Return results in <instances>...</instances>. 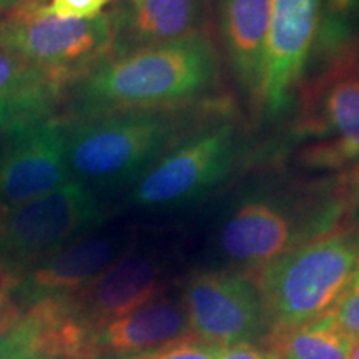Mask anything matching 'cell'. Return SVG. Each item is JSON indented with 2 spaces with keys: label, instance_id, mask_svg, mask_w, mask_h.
Here are the masks:
<instances>
[{
  "label": "cell",
  "instance_id": "29",
  "mask_svg": "<svg viewBox=\"0 0 359 359\" xmlns=\"http://www.w3.org/2000/svg\"><path fill=\"white\" fill-rule=\"evenodd\" d=\"M4 210H6V208H0V217H2V213H4Z\"/></svg>",
  "mask_w": 359,
  "mask_h": 359
},
{
  "label": "cell",
  "instance_id": "5",
  "mask_svg": "<svg viewBox=\"0 0 359 359\" xmlns=\"http://www.w3.org/2000/svg\"><path fill=\"white\" fill-rule=\"evenodd\" d=\"M0 48L19 57L67 92L115 52L110 12L95 19H67L29 4L0 15Z\"/></svg>",
  "mask_w": 359,
  "mask_h": 359
},
{
  "label": "cell",
  "instance_id": "12",
  "mask_svg": "<svg viewBox=\"0 0 359 359\" xmlns=\"http://www.w3.org/2000/svg\"><path fill=\"white\" fill-rule=\"evenodd\" d=\"M135 245L137 236L127 228L109 231L97 228L29 269L12 290L11 302L24 311L45 299L77 293Z\"/></svg>",
  "mask_w": 359,
  "mask_h": 359
},
{
  "label": "cell",
  "instance_id": "2",
  "mask_svg": "<svg viewBox=\"0 0 359 359\" xmlns=\"http://www.w3.org/2000/svg\"><path fill=\"white\" fill-rule=\"evenodd\" d=\"M344 185L258 190L236 200L210 236L212 268L257 276L264 266L348 217Z\"/></svg>",
  "mask_w": 359,
  "mask_h": 359
},
{
  "label": "cell",
  "instance_id": "25",
  "mask_svg": "<svg viewBox=\"0 0 359 359\" xmlns=\"http://www.w3.org/2000/svg\"><path fill=\"white\" fill-rule=\"evenodd\" d=\"M17 281L11 278L6 273L0 271V302H7V299H11V293L12 290L15 288Z\"/></svg>",
  "mask_w": 359,
  "mask_h": 359
},
{
  "label": "cell",
  "instance_id": "1",
  "mask_svg": "<svg viewBox=\"0 0 359 359\" xmlns=\"http://www.w3.org/2000/svg\"><path fill=\"white\" fill-rule=\"evenodd\" d=\"M218 52L206 32L115 53L67 90L72 120L185 109L217 87Z\"/></svg>",
  "mask_w": 359,
  "mask_h": 359
},
{
  "label": "cell",
  "instance_id": "17",
  "mask_svg": "<svg viewBox=\"0 0 359 359\" xmlns=\"http://www.w3.org/2000/svg\"><path fill=\"white\" fill-rule=\"evenodd\" d=\"M64 93V90L58 88L34 67L0 48V97L58 103Z\"/></svg>",
  "mask_w": 359,
  "mask_h": 359
},
{
  "label": "cell",
  "instance_id": "18",
  "mask_svg": "<svg viewBox=\"0 0 359 359\" xmlns=\"http://www.w3.org/2000/svg\"><path fill=\"white\" fill-rule=\"evenodd\" d=\"M359 0H323L321 24L314 50L330 60L351 47Z\"/></svg>",
  "mask_w": 359,
  "mask_h": 359
},
{
  "label": "cell",
  "instance_id": "6",
  "mask_svg": "<svg viewBox=\"0 0 359 359\" xmlns=\"http://www.w3.org/2000/svg\"><path fill=\"white\" fill-rule=\"evenodd\" d=\"M240 128L230 116L196 123L132 183L128 203L145 212H168L217 190L235 168Z\"/></svg>",
  "mask_w": 359,
  "mask_h": 359
},
{
  "label": "cell",
  "instance_id": "4",
  "mask_svg": "<svg viewBox=\"0 0 359 359\" xmlns=\"http://www.w3.org/2000/svg\"><path fill=\"white\" fill-rule=\"evenodd\" d=\"M358 271L359 218L349 217L269 263L255 280L271 331L320 320L333 309Z\"/></svg>",
  "mask_w": 359,
  "mask_h": 359
},
{
  "label": "cell",
  "instance_id": "3",
  "mask_svg": "<svg viewBox=\"0 0 359 359\" xmlns=\"http://www.w3.org/2000/svg\"><path fill=\"white\" fill-rule=\"evenodd\" d=\"M196 123L190 107L67 120L65 161L70 182L93 193L137 182Z\"/></svg>",
  "mask_w": 359,
  "mask_h": 359
},
{
  "label": "cell",
  "instance_id": "8",
  "mask_svg": "<svg viewBox=\"0 0 359 359\" xmlns=\"http://www.w3.org/2000/svg\"><path fill=\"white\" fill-rule=\"evenodd\" d=\"M296 135L309 168L338 170L359 160V55L348 47L299 92Z\"/></svg>",
  "mask_w": 359,
  "mask_h": 359
},
{
  "label": "cell",
  "instance_id": "28",
  "mask_svg": "<svg viewBox=\"0 0 359 359\" xmlns=\"http://www.w3.org/2000/svg\"><path fill=\"white\" fill-rule=\"evenodd\" d=\"M349 359H359V338L353 339L351 351H349Z\"/></svg>",
  "mask_w": 359,
  "mask_h": 359
},
{
  "label": "cell",
  "instance_id": "19",
  "mask_svg": "<svg viewBox=\"0 0 359 359\" xmlns=\"http://www.w3.org/2000/svg\"><path fill=\"white\" fill-rule=\"evenodd\" d=\"M57 103L32 98H6L0 97V133L22 123L37 122L52 116Z\"/></svg>",
  "mask_w": 359,
  "mask_h": 359
},
{
  "label": "cell",
  "instance_id": "23",
  "mask_svg": "<svg viewBox=\"0 0 359 359\" xmlns=\"http://www.w3.org/2000/svg\"><path fill=\"white\" fill-rule=\"evenodd\" d=\"M217 359H276L263 343H235L217 346Z\"/></svg>",
  "mask_w": 359,
  "mask_h": 359
},
{
  "label": "cell",
  "instance_id": "9",
  "mask_svg": "<svg viewBox=\"0 0 359 359\" xmlns=\"http://www.w3.org/2000/svg\"><path fill=\"white\" fill-rule=\"evenodd\" d=\"M178 294L191 334L205 343H264L271 333L255 276L231 269H196L183 281Z\"/></svg>",
  "mask_w": 359,
  "mask_h": 359
},
{
  "label": "cell",
  "instance_id": "20",
  "mask_svg": "<svg viewBox=\"0 0 359 359\" xmlns=\"http://www.w3.org/2000/svg\"><path fill=\"white\" fill-rule=\"evenodd\" d=\"M327 314L343 333L359 338V271Z\"/></svg>",
  "mask_w": 359,
  "mask_h": 359
},
{
  "label": "cell",
  "instance_id": "22",
  "mask_svg": "<svg viewBox=\"0 0 359 359\" xmlns=\"http://www.w3.org/2000/svg\"><path fill=\"white\" fill-rule=\"evenodd\" d=\"M110 0H50L47 8L67 19H95Z\"/></svg>",
  "mask_w": 359,
  "mask_h": 359
},
{
  "label": "cell",
  "instance_id": "21",
  "mask_svg": "<svg viewBox=\"0 0 359 359\" xmlns=\"http://www.w3.org/2000/svg\"><path fill=\"white\" fill-rule=\"evenodd\" d=\"M128 359H217V346L190 336L155 351Z\"/></svg>",
  "mask_w": 359,
  "mask_h": 359
},
{
  "label": "cell",
  "instance_id": "7",
  "mask_svg": "<svg viewBox=\"0 0 359 359\" xmlns=\"http://www.w3.org/2000/svg\"><path fill=\"white\" fill-rule=\"evenodd\" d=\"M105 213L95 193L69 182L40 198L4 210L0 271L17 283L29 269L70 241L102 226Z\"/></svg>",
  "mask_w": 359,
  "mask_h": 359
},
{
  "label": "cell",
  "instance_id": "10",
  "mask_svg": "<svg viewBox=\"0 0 359 359\" xmlns=\"http://www.w3.org/2000/svg\"><path fill=\"white\" fill-rule=\"evenodd\" d=\"M168 258L158 250L137 248L135 245L77 293L45 302L79 325H97L160 298L168 293Z\"/></svg>",
  "mask_w": 359,
  "mask_h": 359
},
{
  "label": "cell",
  "instance_id": "26",
  "mask_svg": "<svg viewBox=\"0 0 359 359\" xmlns=\"http://www.w3.org/2000/svg\"><path fill=\"white\" fill-rule=\"evenodd\" d=\"M40 2H47V0H0V12L6 13L8 11H12V8L29 6V4H40Z\"/></svg>",
  "mask_w": 359,
  "mask_h": 359
},
{
  "label": "cell",
  "instance_id": "13",
  "mask_svg": "<svg viewBox=\"0 0 359 359\" xmlns=\"http://www.w3.org/2000/svg\"><path fill=\"white\" fill-rule=\"evenodd\" d=\"M323 0H271L259 103L268 115L290 105L316 45Z\"/></svg>",
  "mask_w": 359,
  "mask_h": 359
},
{
  "label": "cell",
  "instance_id": "15",
  "mask_svg": "<svg viewBox=\"0 0 359 359\" xmlns=\"http://www.w3.org/2000/svg\"><path fill=\"white\" fill-rule=\"evenodd\" d=\"M271 0H222L219 34L233 79L246 97L259 100Z\"/></svg>",
  "mask_w": 359,
  "mask_h": 359
},
{
  "label": "cell",
  "instance_id": "14",
  "mask_svg": "<svg viewBox=\"0 0 359 359\" xmlns=\"http://www.w3.org/2000/svg\"><path fill=\"white\" fill-rule=\"evenodd\" d=\"M110 13L115 24V55L205 32L206 0H128Z\"/></svg>",
  "mask_w": 359,
  "mask_h": 359
},
{
  "label": "cell",
  "instance_id": "16",
  "mask_svg": "<svg viewBox=\"0 0 359 359\" xmlns=\"http://www.w3.org/2000/svg\"><path fill=\"white\" fill-rule=\"evenodd\" d=\"M263 344L276 359H349L353 338L325 314L291 330L271 331Z\"/></svg>",
  "mask_w": 359,
  "mask_h": 359
},
{
  "label": "cell",
  "instance_id": "24",
  "mask_svg": "<svg viewBox=\"0 0 359 359\" xmlns=\"http://www.w3.org/2000/svg\"><path fill=\"white\" fill-rule=\"evenodd\" d=\"M19 314H20L19 308H17L11 299H7V302H0V333H4V331H6L7 327L17 320Z\"/></svg>",
  "mask_w": 359,
  "mask_h": 359
},
{
  "label": "cell",
  "instance_id": "27",
  "mask_svg": "<svg viewBox=\"0 0 359 359\" xmlns=\"http://www.w3.org/2000/svg\"><path fill=\"white\" fill-rule=\"evenodd\" d=\"M0 359H40V358L29 356V354H22V353L4 351V349H0Z\"/></svg>",
  "mask_w": 359,
  "mask_h": 359
},
{
  "label": "cell",
  "instance_id": "30",
  "mask_svg": "<svg viewBox=\"0 0 359 359\" xmlns=\"http://www.w3.org/2000/svg\"><path fill=\"white\" fill-rule=\"evenodd\" d=\"M0 15H2V12H0Z\"/></svg>",
  "mask_w": 359,
  "mask_h": 359
},
{
  "label": "cell",
  "instance_id": "11",
  "mask_svg": "<svg viewBox=\"0 0 359 359\" xmlns=\"http://www.w3.org/2000/svg\"><path fill=\"white\" fill-rule=\"evenodd\" d=\"M67 120L47 116L0 133V208L40 198L70 182Z\"/></svg>",
  "mask_w": 359,
  "mask_h": 359
},
{
  "label": "cell",
  "instance_id": "31",
  "mask_svg": "<svg viewBox=\"0 0 359 359\" xmlns=\"http://www.w3.org/2000/svg\"><path fill=\"white\" fill-rule=\"evenodd\" d=\"M358 183H359V180H358Z\"/></svg>",
  "mask_w": 359,
  "mask_h": 359
}]
</instances>
